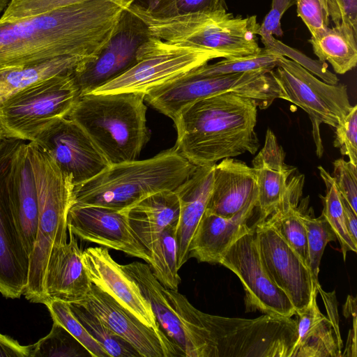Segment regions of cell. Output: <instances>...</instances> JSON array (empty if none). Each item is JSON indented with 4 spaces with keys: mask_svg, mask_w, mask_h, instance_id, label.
<instances>
[{
    "mask_svg": "<svg viewBox=\"0 0 357 357\" xmlns=\"http://www.w3.org/2000/svg\"><path fill=\"white\" fill-rule=\"evenodd\" d=\"M135 0H86L0 22V70L62 56L95 57Z\"/></svg>",
    "mask_w": 357,
    "mask_h": 357,
    "instance_id": "6da1fadb",
    "label": "cell"
},
{
    "mask_svg": "<svg viewBox=\"0 0 357 357\" xmlns=\"http://www.w3.org/2000/svg\"><path fill=\"white\" fill-rule=\"evenodd\" d=\"M257 104L233 93L202 98L185 106L173 119L174 146L197 167L245 153L255 154L260 144L255 132Z\"/></svg>",
    "mask_w": 357,
    "mask_h": 357,
    "instance_id": "7a4b0ae2",
    "label": "cell"
},
{
    "mask_svg": "<svg viewBox=\"0 0 357 357\" xmlns=\"http://www.w3.org/2000/svg\"><path fill=\"white\" fill-rule=\"evenodd\" d=\"M196 168L175 146L148 159L110 165L74 187L73 204L122 210L150 195L176 190Z\"/></svg>",
    "mask_w": 357,
    "mask_h": 357,
    "instance_id": "3957f363",
    "label": "cell"
},
{
    "mask_svg": "<svg viewBox=\"0 0 357 357\" xmlns=\"http://www.w3.org/2000/svg\"><path fill=\"white\" fill-rule=\"evenodd\" d=\"M144 94L89 93L67 118L88 134L110 165L137 160L149 140Z\"/></svg>",
    "mask_w": 357,
    "mask_h": 357,
    "instance_id": "277c9868",
    "label": "cell"
},
{
    "mask_svg": "<svg viewBox=\"0 0 357 357\" xmlns=\"http://www.w3.org/2000/svg\"><path fill=\"white\" fill-rule=\"evenodd\" d=\"M128 9L148 26L151 35L184 46L212 51L224 59L261 51L257 16H234L227 10L156 16L131 4Z\"/></svg>",
    "mask_w": 357,
    "mask_h": 357,
    "instance_id": "5b68a950",
    "label": "cell"
},
{
    "mask_svg": "<svg viewBox=\"0 0 357 357\" xmlns=\"http://www.w3.org/2000/svg\"><path fill=\"white\" fill-rule=\"evenodd\" d=\"M33 163L38 190L39 215L36 241L29 257L24 295L31 303L47 302L45 276L52 249L67 242V217L73 204L74 185L53 160L34 142Z\"/></svg>",
    "mask_w": 357,
    "mask_h": 357,
    "instance_id": "8992f818",
    "label": "cell"
},
{
    "mask_svg": "<svg viewBox=\"0 0 357 357\" xmlns=\"http://www.w3.org/2000/svg\"><path fill=\"white\" fill-rule=\"evenodd\" d=\"M205 357H292L296 319L263 314L255 319L205 313Z\"/></svg>",
    "mask_w": 357,
    "mask_h": 357,
    "instance_id": "52a82bcc",
    "label": "cell"
},
{
    "mask_svg": "<svg viewBox=\"0 0 357 357\" xmlns=\"http://www.w3.org/2000/svg\"><path fill=\"white\" fill-rule=\"evenodd\" d=\"M80 97L71 73L33 84L0 103L4 137L34 142L50 125L67 118Z\"/></svg>",
    "mask_w": 357,
    "mask_h": 357,
    "instance_id": "ba28073f",
    "label": "cell"
},
{
    "mask_svg": "<svg viewBox=\"0 0 357 357\" xmlns=\"http://www.w3.org/2000/svg\"><path fill=\"white\" fill-rule=\"evenodd\" d=\"M233 93L256 101L266 109L280 98V88L271 71L257 70L215 76L189 73L149 90L144 100L172 120L187 105L209 96Z\"/></svg>",
    "mask_w": 357,
    "mask_h": 357,
    "instance_id": "9c48e42d",
    "label": "cell"
},
{
    "mask_svg": "<svg viewBox=\"0 0 357 357\" xmlns=\"http://www.w3.org/2000/svg\"><path fill=\"white\" fill-rule=\"evenodd\" d=\"M150 303L160 328L176 348L180 356L202 357L204 313L183 294L162 285L149 265L134 261L122 265Z\"/></svg>",
    "mask_w": 357,
    "mask_h": 357,
    "instance_id": "30bf717a",
    "label": "cell"
},
{
    "mask_svg": "<svg viewBox=\"0 0 357 357\" xmlns=\"http://www.w3.org/2000/svg\"><path fill=\"white\" fill-rule=\"evenodd\" d=\"M280 90V98L300 107L309 116L317 154L321 157L324 149L319 126L326 123L335 128L348 114L351 105L347 86L322 82L298 63L281 56L271 70Z\"/></svg>",
    "mask_w": 357,
    "mask_h": 357,
    "instance_id": "8fae6325",
    "label": "cell"
},
{
    "mask_svg": "<svg viewBox=\"0 0 357 357\" xmlns=\"http://www.w3.org/2000/svg\"><path fill=\"white\" fill-rule=\"evenodd\" d=\"M220 57L219 54L212 51L151 36L138 49L134 66L93 92H132L145 95L156 86Z\"/></svg>",
    "mask_w": 357,
    "mask_h": 357,
    "instance_id": "7c38bea8",
    "label": "cell"
},
{
    "mask_svg": "<svg viewBox=\"0 0 357 357\" xmlns=\"http://www.w3.org/2000/svg\"><path fill=\"white\" fill-rule=\"evenodd\" d=\"M219 264L240 279L245 292V312L290 318L296 310L287 294L269 278L258 248L256 225L234 241L222 255Z\"/></svg>",
    "mask_w": 357,
    "mask_h": 357,
    "instance_id": "4fadbf2b",
    "label": "cell"
},
{
    "mask_svg": "<svg viewBox=\"0 0 357 357\" xmlns=\"http://www.w3.org/2000/svg\"><path fill=\"white\" fill-rule=\"evenodd\" d=\"M152 36L147 24L128 8L98 54L79 63L71 75L80 96L116 78L137 62L139 47Z\"/></svg>",
    "mask_w": 357,
    "mask_h": 357,
    "instance_id": "5bb4252c",
    "label": "cell"
},
{
    "mask_svg": "<svg viewBox=\"0 0 357 357\" xmlns=\"http://www.w3.org/2000/svg\"><path fill=\"white\" fill-rule=\"evenodd\" d=\"M24 142L5 137L0 143V293L8 298L24 294L29 268V256L14 221L10 197L13 160Z\"/></svg>",
    "mask_w": 357,
    "mask_h": 357,
    "instance_id": "9a60e30c",
    "label": "cell"
},
{
    "mask_svg": "<svg viewBox=\"0 0 357 357\" xmlns=\"http://www.w3.org/2000/svg\"><path fill=\"white\" fill-rule=\"evenodd\" d=\"M34 142L71 178L74 187L89 181L110 165L88 134L68 118L53 123Z\"/></svg>",
    "mask_w": 357,
    "mask_h": 357,
    "instance_id": "2e32d148",
    "label": "cell"
},
{
    "mask_svg": "<svg viewBox=\"0 0 357 357\" xmlns=\"http://www.w3.org/2000/svg\"><path fill=\"white\" fill-rule=\"evenodd\" d=\"M256 234L262 265L272 281L288 296L296 314L309 303L319 281L297 252L263 221L256 222Z\"/></svg>",
    "mask_w": 357,
    "mask_h": 357,
    "instance_id": "e0dca14e",
    "label": "cell"
},
{
    "mask_svg": "<svg viewBox=\"0 0 357 357\" xmlns=\"http://www.w3.org/2000/svg\"><path fill=\"white\" fill-rule=\"evenodd\" d=\"M77 303L130 344L141 357L180 356L175 346L160 328L144 324L95 284H92L86 298Z\"/></svg>",
    "mask_w": 357,
    "mask_h": 357,
    "instance_id": "ac0fdd59",
    "label": "cell"
},
{
    "mask_svg": "<svg viewBox=\"0 0 357 357\" xmlns=\"http://www.w3.org/2000/svg\"><path fill=\"white\" fill-rule=\"evenodd\" d=\"M67 224L69 232L83 241L151 263L149 254L135 236L123 210L74 203L68 211Z\"/></svg>",
    "mask_w": 357,
    "mask_h": 357,
    "instance_id": "d6986e66",
    "label": "cell"
},
{
    "mask_svg": "<svg viewBox=\"0 0 357 357\" xmlns=\"http://www.w3.org/2000/svg\"><path fill=\"white\" fill-rule=\"evenodd\" d=\"M82 262L92 282L111 296L144 324L160 328L149 301L137 283L126 273L105 247H89L82 251Z\"/></svg>",
    "mask_w": 357,
    "mask_h": 357,
    "instance_id": "ffe728a7",
    "label": "cell"
},
{
    "mask_svg": "<svg viewBox=\"0 0 357 357\" xmlns=\"http://www.w3.org/2000/svg\"><path fill=\"white\" fill-rule=\"evenodd\" d=\"M285 154L274 133L268 129L263 148L252 161L256 176L259 216L265 220L282 203L295 184L298 176L288 183L295 167L284 162Z\"/></svg>",
    "mask_w": 357,
    "mask_h": 357,
    "instance_id": "44dd1931",
    "label": "cell"
},
{
    "mask_svg": "<svg viewBox=\"0 0 357 357\" xmlns=\"http://www.w3.org/2000/svg\"><path fill=\"white\" fill-rule=\"evenodd\" d=\"M10 197L14 221L30 257L36 238L39 215L30 142H24L20 146L14 158L10 178Z\"/></svg>",
    "mask_w": 357,
    "mask_h": 357,
    "instance_id": "7402d4cb",
    "label": "cell"
},
{
    "mask_svg": "<svg viewBox=\"0 0 357 357\" xmlns=\"http://www.w3.org/2000/svg\"><path fill=\"white\" fill-rule=\"evenodd\" d=\"M69 234V241L54 248L48 259L45 276L48 302L77 303L86 298L91 288L82 259V250L75 235Z\"/></svg>",
    "mask_w": 357,
    "mask_h": 357,
    "instance_id": "603a6c76",
    "label": "cell"
},
{
    "mask_svg": "<svg viewBox=\"0 0 357 357\" xmlns=\"http://www.w3.org/2000/svg\"><path fill=\"white\" fill-rule=\"evenodd\" d=\"M257 203V195L231 218L205 211L190 241L189 258L200 262L219 264L231 245L250 229L248 222Z\"/></svg>",
    "mask_w": 357,
    "mask_h": 357,
    "instance_id": "cb8c5ba5",
    "label": "cell"
},
{
    "mask_svg": "<svg viewBox=\"0 0 357 357\" xmlns=\"http://www.w3.org/2000/svg\"><path fill=\"white\" fill-rule=\"evenodd\" d=\"M257 195L256 176L245 162L227 158L215 164L206 212L231 218Z\"/></svg>",
    "mask_w": 357,
    "mask_h": 357,
    "instance_id": "d4e9b609",
    "label": "cell"
},
{
    "mask_svg": "<svg viewBox=\"0 0 357 357\" xmlns=\"http://www.w3.org/2000/svg\"><path fill=\"white\" fill-rule=\"evenodd\" d=\"M213 167L214 165L197 167L192 174L174 190L180 208L176 232L178 269L190 259V243L211 194Z\"/></svg>",
    "mask_w": 357,
    "mask_h": 357,
    "instance_id": "484cf974",
    "label": "cell"
},
{
    "mask_svg": "<svg viewBox=\"0 0 357 357\" xmlns=\"http://www.w3.org/2000/svg\"><path fill=\"white\" fill-rule=\"evenodd\" d=\"M122 210L150 258L162 231L178 224L180 213L179 201L174 190L155 192Z\"/></svg>",
    "mask_w": 357,
    "mask_h": 357,
    "instance_id": "4316f807",
    "label": "cell"
},
{
    "mask_svg": "<svg viewBox=\"0 0 357 357\" xmlns=\"http://www.w3.org/2000/svg\"><path fill=\"white\" fill-rule=\"evenodd\" d=\"M78 56H62L46 61L0 70V103L13 94L43 79L72 73L84 59Z\"/></svg>",
    "mask_w": 357,
    "mask_h": 357,
    "instance_id": "83f0119b",
    "label": "cell"
},
{
    "mask_svg": "<svg viewBox=\"0 0 357 357\" xmlns=\"http://www.w3.org/2000/svg\"><path fill=\"white\" fill-rule=\"evenodd\" d=\"M312 50L319 61H328L335 73L344 74L357 63V29L341 21L318 38H310Z\"/></svg>",
    "mask_w": 357,
    "mask_h": 357,
    "instance_id": "f1b7e54d",
    "label": "cell"
},
{
    "mask_svg": "<svg viewBox=\"0 0 357 357\" xmlns=\"http://www.w3.org/2000/svg\"><path fill=\"white\" fill-rule=\"evenodd\" d=\"M177 225L167 227L151 254L149 264L153 275L167 288L178 291L181 278L178 273Z\"/></svg>",
    "mask_w": 357,
    "mask_h": 357,
    "instance_id": "f546056e",
    "label": "cell"
},
{
    "mask_svg": "<svg viewBox=\"0 0 357 357\" xmlns=\"http://www.w3.org/2000/svg\"><path fill=\"white\" fill-rule=\"evenodd\" d=\"M281 56L263 47L254 54L227 58L212 64L207 63L191 70L189 73L194 76L206 77L257 70L271 71L276 67Z\"/></svg>",
    "mask_w": 357,
    "mask_h": 357,
    "instance_id": "4dcf8cb0",
    "label": "cell"
},
{
    "mask_svg": "<svg viewBox=\"0 0 357 357\" xmlns=\"http://www.w3.org/2000/svg\"><path fill=\"white\" fill-rule=\"evenodd\" d=\"M341 352L331 322L324 316L297 338L292 357H340Z\"/></svg>",
    "mask_w": 357,
    "mask_h": 357,
    "instance_id": "1f68e13d",
    "label": "cell"
},
{
    "mask_svg": "<svg viewBox=\"0 0 357 357\" xmlns=\"http://www.w3.org/2000/svg\"><path fill=\"white\" fill-rule=\"evenodd\" d=\"M76 318L89 333L113 357H141L127 341L110 330L92 312L79 303H69Z\"/></svg>",
    "mask_w": 357,
    "mask_h": 357,
    "instance_id": "d6a6232c",
    "label": "cell"
},
{
    "mask_svg": "<svg viewBox=\"0 0 357 357\" xmlns=\"http://www.w3.org/2000/svg\"><path fill=\"white\" fill-rule=\"evenodd\" d=\"M320 176L324 181L326 193L323 199L324 209L321 215L326 219L341 246L343 259L345 261L349 251L356 252L357 243L351 238L344 220L341 195L336 187L334 178L321 166L318 167Z\"/></svg>",
    "mask_w": 357,
    "mask_h": 357,
    "instance_id": "836d02e7",
    "label": "cell"
},
{
    "mask_svg": "<svg viewBox=\"0 0 357 357\" xmlns=\"http://www.w3.org/2000/svg\"><path fill=\"white\" fill-rule=\"evenodd\" d=\"M53 321L62 326L93 357H109L105 349L89 333L76 318L69 303L51 300L45 304Z\"/></svg>",
    "mask_w": 357,
    "mask_h": 357,
    "instance_id": "e575fe53",
    "label": "cell"
},
{
    "mask_svg": "<svg viewBox=\"0 0 357 357\" xmlns=\"http://www.w3.org/2000/svg\"><path fill=\"white\" fill-rule=\"evenodd\" d=\"M301 218L307 231L308 266L315 280H318L321 259L328 242L337 240L332 227L321 215L315 218L301 211Z\"/></svg>",
    "mask_w": 357,
    "mask_h": 357,
    "instance_id": "d590c367",
    "label": "cell"
},
{
    "mask_svg": "<svg viewBox=\"0 0 357 357\" xmlns=\"http://www.w3.org/2000/svg\"><path fill=\"white\" fill-rule=\"evenodd\" d=\"M82 351L86 350L62 326L54 321L49 334L33 345L31 357H77L84 355Z\"/></svg>",
    "mask_w": 357,
    "mask_h": 357,
    "instance_id": "8d00e7d4",
    "label": "cell"
},
{
    "mask_svg": "<svg viewBox=\"0 0 357 357\" xmlns=\"http://www.w3.org/2000/svg\"><path fill=\"white\" fill-rule=\"evenodd\" d=\"M86 0H10L1 22L20 20Z\"/></svg>",
    "mask_w": 357,
    "mask_h": 357,
    "instance_id": "74e56055",
    "label": "cell"
},
{
    "mask_svg": "<svg viewBox=\"0 0 357 357\" xmlns=\"http://www.w3.org/2000/svg\"><path fill=\"white\" fill-rule=\"evenodd\" d=\"M335 128L333 146L357 166V105L352 107L344 120Z\"/></svg>",
    "mask_w": 357,
    "mask_h": 357,
    "instance_id": "f35d334b",
    "label": "cell"
},
{
    "mask_svg": "<svg viewBox=\"0 0 357 357\" xmlns=\"http://www.w3.org/2000/svg\"><path fill=\"white\" fill-rule=\"evenodd\" d=\"M333 176L340 195L357 214V166L349 160L337 159L333 162Z\"/></svg>",
    "mask_w": 357,
    "mask_h": 357,
    "instance_id": "ab89813d",
    "label": "cell"
},
{
    "mask_svg": "<svg viewBox=\"0 0 357 357\" xmlns=\"http://www.w3.org/2000/svg\"><path fill=\"white\" fill-rule=\"evenodd\" d=\"M297 14L311 33L310 38H318L328 29L329 17L319 0H297Z\"/></svg>",
    "mask_w": 357,
    "mask_h": 357,
    "instance_id": "60d3db41",
    "label": "cell"
},
{
    "mask_svg": "<svg viewBox=\"0 0 357 357\" xmlns=\"http://www.w3.org/2000/svg\"><path fill=\"white\" fill-rule=\"evenodd\" d=\"M297 0H272L271 8L260 24L258 35L260 38L271 36H282L281 18L287 10L296 3Z\"/></svg>",
    "mask_w": 357,
    "mask_h": 357,
    "instance_id": "b9f144b4",
    "label": "cell"
},
{
    "mask_svg": "<svg viewBox=\"0 0 357 357\" xmlns=\"http://www.w3.org/2000/svg\"><path fill=\"white\" fill-rule=\"evenodd\" d=\"M227 10L225 0H175L171 7L162 16H170L202 10Z\"/></svg>",
    "mask_w": 357,
    "mask_h": 357,
    "instance_id": "7bdbcfd3",
    "label": "cell"
},
{
    "mask_svg": "<svg viewBox=\"0 0 357 357\" xmlns=\"http://www.w3.org/2000/svg\"><path fill=\"white\" fill-rule=\"evenodd\" d=\"M327 9L335 25L346 21L357 29V0H327Z\"/></svg>",
    "mask_w": 357,
    "mask_h": 357,
    "instance_id": "ee69618b",
    "label": "cell"
},
{
    "mask_svg": "<svg viewBox=\"0 0 357 357\" xmlns=\"http://www.w3.org/2000/svg\"><path fill=\"white\" fill-rule=\"evenodd\" d=\"M318 292L320 293L321 296L325 303L326 309L328 312V319L331 321L333 331L335 332L336 338L341 348L343 347L342 340L341 338L339 330V319L337 314V304L335 296V291L326 292L322 290L319 283L317 284Z\"/></svg>",
    "mask_w": 357,
    "mask_h": 357,
    "instance_id": "f6af8a7d",
    "label": "cell"
},
{
    "mask_svg": "<svg viewBox=\"0 0 357 357\" xmlns=\"http://www.w3.org/2000/svg\"><path fill=\"white\" fill-rule=\"evenodd\" d=\"M32 349L0 333V357H31Z\"/></svg>",
    "mask_w": 357,
    "mask_h": 357,
    "instance_id": "bcb514c9",
    "label": "cell"
},
{
    "mask_svg": "<svg viewBox=\"0 0 357 357\" xmlns=\"http://www.w3.org/2000/svg\"><path fill=\"white\" fill-rule=\"evenodd\" d=\"M175 0H135L132 3L149 13L162 16L171 7Z\"/></svg>",
    "mask_w": 357,
    "mask_h": 357,
    "instance_id": "7dc6e473",
    "label": "cell"
},
{
    "mask_svg": "<svg viewBox=\"0 0 357 357\" xmlns=\"http://www.w3.org/2000/svg\"><path fill=\"white\" fill-rule=\"evenodd\" d=\"M344 220L348 232L355 243H357V214L348 202L341 196Z\"/></svg>",
    "mask_w": 357,
    "mask_h": 357,
    "instance_id": "c3c4849f",
    "label": "cell"
},
{
    "mask_svg": "<svg viewBox=\"0 0 357 357\" xmlns=\"http://www.w3.org/2000/svg\"><path fill=\"white\" fill-rule=\"evenodd\" d=\"M341 356H356V317H353V328L349 332L347 347Z\"/></svg>",
    "mask_w": 357,
    "mask_h": 357,
    "instance_id": "681fc988",
    "label": "cell"
},
{
    "mask_svg": "<svg viewBox=\"0 0 357 357\" xmlns=\"http://www.w3.org/2000/svg\"><path fill=\"white\" fill-rule=\"evenodd\" d=\"M356 298L349 296L343 306V314L345 317H356Z\"/></svg>",
    "mask_w": 357,
    "mask_h": 357,
    "instance_id": "f907efd6",
    "label": "cell"
},
{
    "mask_svg": "<svg viewBox=\"0 0 357 357\" xmlns=\"http://www.w3.org/2000/svg\"><path fill=\"white\" fill-rule=\"evenodd\" d=\"M9 2L10 0H0V13L6 9Z\"/></svg>",
    "mask_w": 357,
    "mask_h": 357,
    "instance_id": "816d5d0a",
    "label": "cell"
},
{
    "mask_svg": "<svg viewBox=\"0 0 357 357\" xmlns=\"http://www.w3.org/2000/svg\"><path fill=\"white\" fill-rule=\"evenodd\" d=\"M319 1H320V3H321V6L324 8V10H325V12L328 15V9H327V0H319Z\"/></svg>",
    "mask_w": 357,
    "mask_h": 357,
    "instance_id": "f5cc1de1",
    "label": "cell"
},
{
    "mask_svg": "<svg viewBox=\"0 0 357 357\" xmlns=\"http://www.w3.org/2000/svg\"><path fill=\"white\" fill-rule=\"evenodd\" d=\"M4 135L3 134V132L1 130V129L0 128V143L1 142V141L4 139Z\"/></svg>",
    "mask_w": 357,
    "mask_h": 357,
    "instance_id": "db71d44e",
    "label": "cell"
}]
</instances>
